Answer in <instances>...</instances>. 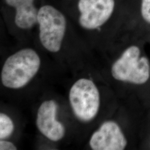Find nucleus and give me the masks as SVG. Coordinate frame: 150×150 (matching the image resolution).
<instances>
[{
    "label": "nucleus",
    "instance_id": "7ed1b4c3",
    "mask_svg": "<svg viewBox=\"0 0 150 150\" xmlns=\"http://www.w3.org/2000/svg\"><path fill=\"white\" fill-rule=\"evenodd\" d=\"M69 101L76 117L88 122L96 116L100 106L99 91L90 79L82 78L76 81L69 92Z\"/></svg>",
    "mask_w": 150,
    "mask_h": 150
},
{
    "label": "nucleus",
    "instance_id": "f257e3e1",
    "mask_svg": "<svg viewBox=\"0 0 150 150\" xmlns=\"http://www.w3.org/2000/svg\"><path fill=\"white\" fill-rule=\"evenodd\" d=\"M41 59L38 53L31 48H25L9 56L1 71V82L8 88L23 87L38 74Z\"/></svg>",
    "mask_w": 150,
    "mask_h": 150
},
{
    "label": "nucleus",
    "instance_id": "423d86ee",
    "mask_svg": "<svg viewBox=\"0 0 150 150\" xmlns=\"http://www.w3.org/2000/svg\"><path fill=\"white\" fill-rule=\"evenodd\" d=\"M127 143L120 127L112 121L102 123L90 140V146L93 150H124Z\"/></svg>",
    "mask_w": 150,
    "mask_h": 150
},
{
    "label": "nucleus",
    "instance_id": "9b49d317",
    "mask_svg": "<svg viewBox=\"0 0 150 150\" xmlns=\"http://www.w3.org/2000/svg\"><path fill=\"white\" fill-rule=\"evenodd\" d=\"M0 150H16L17 147L11 142L5 139H1L0 141Z\"/></svg>",
    "mask_w": 150,
    "mask_h": 150
},
{
    "label": "nucleus",
    "instance_id": "20e7f679",
    "mask_svg": "<svg viewBox=\"0 0 150 150\" xmlns=\"http://www.w3.org/2000/svg\"><path fill=\"white\" fill-rule=\"evenodd\" d=\"M38 22L42 46L50 52H59L66 28L64 15L51 6H43L38 11Z\"/></svg>",
    "mask_w": 150,
    "mask_h": 150
},
{
    "label": "nucleus",
    "instance_id": "0eeeda50",
    "mask_svg": "<svg viewBox=\"0 0 150 150\" xmlns=\"http://www.w3.org/2000/svg\"><path fill=\"white\" fill-rule=\"evenodd\" d=\"M58 105L54 100H46L38 108L36 125L40 132L52 141L62 139L65 134L64 125L56 120Z\"/></svg>",
    "mask_w": 150,
    "mask_h": 150
},
{
    "label": "nucleus",
    "instance_id": "f03ea898",
    "mask_svg": "<svg viewBox=\"0 0 150 150\" xmlns=\"http://www.w3.org/2000/svg\"><path fill=\"white\" fill-rule=\"evenodd\" d=\"M140 49L137 46L127 48L113 64V77L116 80L137 85L146 82L150 77V62L147 58L140 57Z\"/></svg>",
    "mask_w": 150,
    "mask_h": 150
},
{
    "label": "nucleus",
    "instance_id": "9d476101",
    "mask_svg": "<svg viewBox=\"0 0 150 150\" xmlns=\"http://www.w3.org/2000/svg\"><path fill=\"white\" fill-rule=\"evenodd\" d=\"M139 11L143 20L150 24V0H140Z\"/></svg>",
    "mask_w": 150,
    "mask_h": 150
},
{
    "label": "nucleus",
    "instance_id": "6e6552de",
    "mask_svg": "<svg viewBox=\"0 0 150 150\" xmlns=\"http://www.w3.org/2000/svg\"><path fill=\"white\" fill-rule=\"evenodd\" d=\"M8 5L16 8L15 22L21 29H29L38 22V11L34 0H5Z\"/></svg>",
    "mask_w": 150,
    "mask_h": 150
},
{
    "label": "nucleus",
    "instance_id": "1a4fd4ad",
    "mask_svg": "<svg viewBox=\"0 0 150 150\" xmlns=\"http://www.w3.org/2000/svg\"><path fill=\"white\" fill-rule=\"evenodd\" d=\"M15 129L11 118L4 113H0V139H5L12 134Z\"/></svg>",
    "mask_w": 150,
    "mask_h": 150
},
{
    "label": "nucleus",
    "instance_id": "39448f33",
    "mask_svg": "<svg viewBox=\"0 0 150 150\" xmlns=\"http://www.w3.org/2000/svg\"><path fill=\"white\" fill-rule=\"evenodd\" d=\"M115 0H80L78 4L81 27L94 30L102 26L114 11Z\"/></svg>",
    "mask_w": 150,
    "mask_h": 150
}]
</instances>
